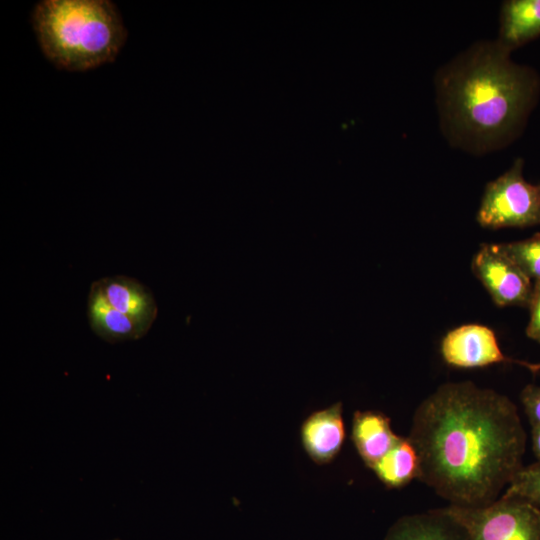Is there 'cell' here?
<instances>
[{
	"label": "cell",
	"mask_w": 540,
	"mask_h": 540,
	"mask_svg": "<svg viewBox=\"0 0 540 540\" xmlns=\"http://www.w3.org/2000/svg\"><path fill=\"white\" fill-rule=\"evenodd\" d=\"M540 36V0H508L502 3L496 41L513 50Z\"/></svg>",
	"instance_id": "13"
},
{
	"label": "cell",
	"mask_w": 540,
	"mask_h": 540,
	"mask_svg": "<svg viewBox=\"0 0 540 540\" xmlns=\"http://www.w3.org/2000/svg\"><path fill=\"white\" fill-rule=\"evenodd\" d=\"M500 245L533 283H540V234Z\"/></svg>",
	"instance_id": "15"
},
{
	"label": "cell",
	"mask_w": 540,
	"mask_h": 540,
	"mask_svg": "<svg viewBox=\"0 0 540 540\" xmlns=\"http://www.w3.org/2000/svg\"><path fill=\"white\" fill-rule=\"evenodd\" d=\"M532 449L537 461H540V426L532 427Z\"/></svg>",
	"instance_id": "19"
},
{
	"label": "cell",
	"mask_w": 540,
	"mask_h": 540,
	"mask_svg": "<svg viewBox=\"0 0 540 540\" xmlns=\"http://www.w3.org/2000/svg\"><path fill=\"white\" fill-rule=\"evenodd\" d=\"M496 40L473 44L435 75L440 127L447 141L481 155L523 132L540 96L533 68L511 59Z\"/></svg>",
	"instance_id": "2"
},
{
	"label": "cell",
	"mask_w": 540,
	"mask_h": 540,
	"mask_svg": "<svg viewBox=\"0 0 540 540\" xmlns=\"http://www.w3.org/2000/svg\"><path fill=\"white\" fill-rule=\"evenodd\" d=\"M87 316L94 333L109 343L140 339L150 329L113 308L104 297L96 281L90 286Z\"/></svg>",
	"instance_id": "12"
},
{
	"label": "cell",
	"mask_w": 540,
	"mask_h": 540,
	"mask_svg": "<svg viewBox=\"0 0 540 540\" xmlns=\"http://www.w3.org/2000/svg\"><path fill=\"white\" fill-rule=\"evenodd\" d=\"M502 495L521 498L540 510V461L524 465Z\"/></svg>",
	"instance_id": "16"
},
{
	"label": "cell",
	"mask_w": 540,
	"mask_h": 540,
	"mask_svg": "<svg viewBox=\"0 0 540 540\" xmlns=\"http://www.w3.org/2000/svg\"><path fill=\"white\" fill-rule=\"evenodd\" d=\"M384 540H471L465 529L445 510L438 508L399 518Z\"/></svg>",
	"instance_id": "10"
},
{
	"label": "cell",
	"mask_w": 540,
	"mask_h": 540,
	"mask_svg": "<svg viewBox=\"0 0 540 540\" xmlns=\"http://www.w3.org/2000/svg\"><path fill=\"white\" fill-rule=\"evenodd\" d=\"M32 25L45 57L67 71L112 62L127 39L118 9L107 0L40 1Z\"/></svg>",
	"instance_id": "3"
},
{
	"label": "cell",
	"mask_w": 540,
	"mask_h": 540,
	"mask_svg": "<svg viewBox=\"0 0 540 540\" xmlns=\"http://www.w3.org/2000/svg\"><path fill=\"white\" fill-rule=\"evenodd\" d=\"M523 166L522 158L515 159L506 172L486 185L477 213L482 227L523 228L540 224V184L525 180Z\"/></svg>",
	"instance_id": "4"
},
{
	"label": "cell",
	"mask_w": 540,
	"mask_h": 540,
	"mask_svg": "<svg viewBox=\"0 0 540 540\" xmlns=\"http://www.w3.org/2000/svg\"><path fill=\"white\" fill-rule=\"evenodd\" d=\"M96 283L113 308L151 328L158 308L149 288L134 278L122 275L104 277L96 280Z\"/></svg>",
	"instance_id": "9"
},
{
	"label": "cell",
	"mask_w": 540,
	"mask_h": 540,
	"mask_svg": "<svg viewBox=\"0 0 540 540\" xmlns=\"http://www.w3.org/2000/svg\"><path fill=\"white\" fill-rule=\"evenodd\" d=\"M520 399L531 427L540 426V386L527 385L522 390Z\"/></svg>",
	"instance_id": "17"
},
{
	"label": "cell",
	"mask_w": 540,
	"mask_h": 540,
	"mask_svg": "<svg viewBox=\"0 0 540 540\" xmlns=\"http://www.w3.org/2000/svg\"><path fill=\"white\" fill-rule=\"evenodd\" d=\"M444 508L471 540H540V510L521 498L501 495L484 507Z\"/></svg>",
	"instance_id": "5"
},
{
	"label": "cell",
	"mask_w": 540,
	"mask_h": 540,
	"mask_svg": "<svg viewBox=\"0 0 540 540\" xmlns=\"http://www.w3.org/2000/svg\"><path fill=\"white\" fill-rule=\"evenodd\" d=\"M352 441L365 463L372 469L399 441L390 419L379 411H355L352 419Z\"/></svg>",
	"instance_id": "11"
},
{
	"label": "cell",
	"mask_w": 540,
	"mask_h": 540,
	"mask_svg": "<svg viewBox=\"0 0 540 540\" xmlns=\"http://www.w3.org/2000/svg\"><path fill=\"white\" fill-rule=\"evenodd\" d=\"M472 269L498 306H529L534 283L500 244H483Z\"/></svg>",
	"instance_id": "6"
},
{
	"label": "cell",
	"mask_w": 540,
	"mask_h": 540,
	"mask_svg": "<svg viewBox=\"0 0 540 540\" xmlns=\"http://www.w3.org/2000/svg\"><path fill=\"white\" fill-rule=\"evenodd\" d=\"M343 407L337 402L311 413L302 423L301 442L316 464H328L339 454L345 441Z\"/></svg>",
	"instance_id": "8"
},
{
	"label": "cell",
	"mask_w": 540,
	"mask_h": 540,
	"mask_svg": "<svg viewBox=\"0 0 540 540\" xmlns=\"http://www.w3.org/2000/svg\"><path fill=\"white\" fill-rule=\"evenodd\" d=\"M408 438L417 479L452 506L490 505L524 466L527 435L517 406L470 381L445 383L425 398Z\"/></svg>",
	"instance_id": "1"
},
{
	"label": "cell",
	"mask_w": 540,
	"mask_h": 540,
	"mask_svg": "<svg viewBox=\"0 0 540 540\" xmlns=\"http://www.w3.org/2000/svg\"><path fill=\"white\" fill-rule=\"evenodd\" d=\"M388 488H401L417 479L419 461L408 437H400L395 446L372 468Z\"/></svg>",
	"instance_id": "14"
},
{
	"label": "cell",
	"mask_w": 540,
	"mask_h": 540,
	"mask_svg": "<svg viewBox=\"0 0 540 540\" xmlns=\"http://www.w3.org/2000/svg\"><path fill=\"white\" fill-rule=\"evenodd\" d=\"M116 540V539H115Z\"/></svg>",
	"instance_id": "20"
},
{
	"label": "cell",
	"mask_w": 540,
	"mask_h": 540,
	"mask_svg": "<svg viewBox=\"0 0 540 540\" xmlns=\"http://www.w3.org/2000/svg\"><path fill=\"white\" fill-rule=\"evenodd\" d=\"M441 354L447 364L458 368L516 363L532 372L540 370V363H529L504 355L494 331L481 324H465L449 331L441 342Z\"/></svg>",
	"instance_id": "7"
},
{
	"label": "cell",
	"mask_w": 540,
	"mask_h": 540,
	"mask_svg": "<svg viewBox=\"0 0 540 540\" xmlns=\"http://www.w3.org/2000/svg\"><path fill=\"white\" fill-rule=\"evenodd\" d=\"M528 308L530 309V320L526 334L529 338L540 343V283H534Z\"/></svg>",
	"instance_id": "18"
}]
</instances>
